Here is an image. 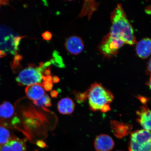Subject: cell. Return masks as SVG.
I'll use <instances>...</instances> for the list:
<instances>
[{
	"instance_id": "obj_1",
	"label": "cell",
	"mask_w": 151,
	"mask_h": 151,
	"mask_svg": "<svg viewBox=\"0 0 151 151\" xmlns=\"http://www.w3.org/2000/svg\"><path fill=\"white\" fill-rule=\"evenodd\" d=\"M111 20L112 25L107 35L124 44L133 45L137 43L133 28L120 4L111 13Z\"/></svg>"
},
{
	"instance_id": "obj_2",
	"label": "cell",
	"mask_w": 151,
	"mask_h": 151,
	"mask_svg": "<svg viewBox=\"0 0 151 151\" xmlns=\"http://www.w3.org/2000/svg\"><path fill=\"white\" fill-rule=\"evenodd\" d=\"M86 92L90 108L92 111L106 112L110 110V104L114 96L101 84L94 83Z\"/></svg>"
},
{
	"instance_id": "obj_3",
	"label": "cell",
	"mask_w": 151,
	"mask_h": 151,
	"mask_svg": "<svg viewBox=\"0 0 151 151\" xmlns=\"http://www.w3.org/2000/svg\"><path fill=\"white\" fill-rule=\"evenodd\" d=\"M129 151H151V132L145 129L133 132L128 146Z\"/></svg>"
},
{
	"instance_id": "obj_4",
	"label": "cell",
	"mask_w": 151,
	"mask_h": 151,
	"mask_svg": "<svg viewBox=\"0 0 151 151\" xmlns=\"http://www.w3.org/2000/svg\"><path fill=\"white\" fill-rule=\"evenodd\" d=\"M44 71L40 66L37 67L31 65L20 72L16 78L17 82L22 86L40 83L42 81V73Z\"/></svg>"
},
{
	"instance_id": "obj_5",
	"label": "cell",
	"mask_w": 151,
	"mask_h": 151,
	"mask_svg": "<svg viewBox=\"0 0 151 151\" xmlns=\"http://www.w3.org/2000/svg\"><path fill=\"white\" fill-rule=\"evenodd\" d=\"M125 44L122 41L117 40L107 35L104 37L99 46L101 53L107 57H112L118 53L120 48Z\"/></svg>"
},
{
	"instance_id": "obj_6",
	"label": "cell",
	"mask_w": 151,
	"mask_h": 151,
	"mask_svg": "<svg viewBox=\"0 0 151 151\" xmlns=\"http://www.w3.org/2000/svg\"><path fill=\"white\" fill-rule=\"evenodd\" d=\"M65 47L69 53L77 55L83 50L84 45L83 41L80 37L73 35L69 37L66 40Z\"/></svg>"
},
{
	"instance_id": "obj_7",
	"label": "cell",
	"mask_w": 151,
	"mask_h": 151,
	"mask_svg": "<svg viewBox=\"0 0 151 151\" xmlns=\"http://www.w3.org/2000/svg\"><path fill=\"white\" fill-rule=\"evenodd\" d=\"M0 151H27L25 140L11 137L6 144L0 146Z\"/></svg>"
},
{
	"instance_id": "obj_8",
	"label": "cell",
	"mask_w": 151,
	"mask_h": 151,
	"mask_svg": "<svg viewBox=\"0 0 151 151\" xmlns=\"http://www.w3.org/2000/svg\"><path fill=\"white\" fill-rule=\"evenodd\" d=\"M94 146L97 151H110L114 148V142L108 135H100L96 138Z\"/></svg>"
},
{
	"instance_id": "obj_9",
	"label": "cell",
	"mask_w": 151,
	"mask_h": 151,
	"mask_svg": "<svg viewBox=\"0 0 151 151\" xmlns=\"http://www.w3.org/2000/svg\"><path fill=\"white\" fill-rule=\"evenodd\" d=\"M138 122L143 129L151 132V109L143 106L137 112Z\"/></svg>"
},
{
	"instance_id": "obj_10",
	"label": "cell",
	"mask_w": 151,
	"mask_h": 151,
	"mask_svg": "<svg viewBox=\"0 0 151 151\" xmlns=\"http://www.w3.org/2000/svg\"><path fill=\"white\" fill-rule=\"evenodd\" d=\"M25 93L27 97L34 101L40 99L45 94L44 88L40 83L27 86L25 88Z\"/></svg>"
},
{
	"instance_id": "obj_11",
	"label": "cell",
	"mask_w": 151,
	"mask_h": 151,
	"mask_svg": "<svg viewBox=\"0 0 151 151\" xmlns=\"http://www.w3.org/2000/svg\"><path fill=\"white\" fill-rule=\"evenodd\" d=\"M136 52L137 55L142 58H146L151 55V39L146 38L137 43Z\"/></svg>"
},
{
	"instance_id": "obj_12",
	"label": "cell",
	"mask_w": 151,
	"mask_h": 151,
	"mask_svg": "<svg viewBox=\"0 0 151 151\" xmlns=\"http://www.w3.org/2000/svg\"><path fill=\"white\" fill-rule=\"evenodd\" d=\"M75 104L73 100L69 98L62 99L58 102V111L63 114H69L73 112Z\"/></svg>"
},
{
	"instance_id": "obj_13",
	"label": "cell",
	"mask_w": 151,
	"mask_h": 151,
	"mask_svg": "<svg viewBox=\"0 0 151 151\" xmlns=\"http://www.w3.org/2000/svg\"><path fill=\"white\" fill-rule=\"evenodd\" d=\"M112 126L114 135L120 138L127 135L131 128L129 125L115 122L112 123Z\"/></svg>"
},
{
	"instance_id": "obj_14",
	"label": "cell",
	"mask_w": 151,
	"mask_h": 151,
	"mask_svg": "<svg viewBox=\"0 0 151 151\" xmlns=\"http://www.w3.org/2000/svg\"><path fill=\"white\" fill-rule=\"evenodd\" d=\"M98 5V4L94 1H84L82 10L78 17H83L88 15L89 20L92 13L97 9Z\"/></svg>"
},
{
	"instance_id": "obj_15",
	"label": "cell",
	"mask_w": 151,
	"mask_h": 151,
	"mask_svg": "<svg viewBox=\"0 0 151 151\" xmlns=\"http://www.w3.org/2000/svg\"><path fill=\"white\" fill-rule=\"evenodd\" d=\"M14 106L9 102L5 101L0 105V117L7 119L11 117L14 115Z\"/></svg>"
},
{
	"instance_id": "obj_16",
	"label": "cell",
	"mask_w": 151,
	"mask_h": 151,
	"mask_svg": "<svg viewBox=\"0 0 151 151\" xmlns=\"http://www.w3.org/2000/svg\"><path fill=\"white\" fill-rule=\"evenodd\" d=\"M33 103L36 106L42 107L43 109H46V107L51 106L50 98L47 94H45L40 99L34 101Z\"/></svg>"
},
{
	"instance_id": "obj_17",
	"label": "cell",
	"mask_w": 151,
	"mask_h": 151,
	"mask_svg": "<svg viewBox=\"0 0 151 151\" xmlns=\"http://www.w3.org/2000/svg\"><path fill=\"white\" fill-rule=\"evenodd\" d=\"M11 137L9 129L4 126H0V146L6 144Z\"/></svg>"
},
{
	"instance_id": "obj_18",
	"label": "cell",
	"mask_w": 151,
	"mask_h": 151,
	"mask_svg": "<svg viewBox=\"0 0 151 151\" xmlns=\"http://www.w3.org/2000/svg\"><path fill=\"white\" fill-rule=\"evenodd\" d=\"M42 85L43 88L47 91L51 90L53 87L52 77L51 76L42 77Z\"/></svg>"
},
{
	"instance_id": "obj_19",
	"label": "cell",
	"mask_w": 151,
	"mask_h": 151,
	"mask_svg": "<svg viewBox=\"0 0 151 151\" xmlns=\"http://www.w3.org/2000/svg\"><path fill=\"white\" fill-rule=\"evenodd\" d=\"M54 53L53 54V58L51 60V62L54 65L57 66L60 68H63L64 67V64L63 61H62V58L61 56L58 55L56 53Z\"/></svg>"
},
{
	"instance_id": "obj_20",
	"label": "cell",
	"mask_w": 151,
	"mask_h": 151,
	"mask_svg": "<svg viewBox=\"0 0 151 151\" xmlns=\"http://www.w3.org/2000/svg\"><path fill=\"white\" fill-rule=\"evenodd\" d=\"M43 39L45 40L49 41L51 39L52 35L51 33L50 32L47 31L43 33L42 35Z\"/></svg>"
},
{
	"instance_id": "obj_21",
	"label": "cell",
	"mask_w": 151,
	"mask_h": 151,
	"mask_svg": "<svg viewBox=\"0 0 151 151\" xmlns=\"http://www.w3.org/2000/svg\"><path fill=\"white\" fill-rule=\"evenodd\" d=\"M50 74L51 71L50 68L48 69H46L45 70L44 74L45 76H50Z\"/></svg>"
},
{
	"instance_id": "obj_22",
	"label": "cell",
	"mask_w": 151,
	"mask_h": 151,
	"mask_svg": "<svg viewBox=\"0 0 151 151\" xmlns=\"http://www.w3.org/2000/svg\"><path fill=\"white\" fill-rule=\"evenodd\" d=\"M59 81L60 78H58V76H54L53 77H52V83H57L59 82Z\"/></svg>"
},
{
	"instance_id": "obj_23",
	"label": "cell",
	"mask_w": 151,
	"mask_h": 151,
	"mask_svg": "<svg viewBox=\"0 0 151 151\" xmlns=\"http://www.w3.org/2000/svg\"><path fill=\"white\" fill-rule=\"evenodd\" d=\"M37 145L38 146L41 147H45L46 146L45 142H43L42 141H39L37 142Z\"/></svg>"
},
{
	"instance_id": "obj_24",
	"label": "cell",
	"mask_w": 151,
	"mask_h": 151,
	"mask_svg": "<svg viewBox=\"0 0 151 151\" xmlns=\"http://www.w3.org/2000/svg\"><path fill=\"white\" fill-rule=\"evenodd\" d=\"M51 95L53 97H56V96L58 95V94L55 91H53L51 93Z\"/></svg>"
},
{
	"instance_id": "obj_25",
	"label": "cell",
	"mask_w": 151,
	"mask_h": 151,
	"mask_svg": "<svg viewBox=\"0 0 151 151\" xmlns=\"http://www.w3.org/2000/svg\"><path fill=\"white\" fill-rule=\"evenodd\" d=\"M148 68L149 71L151 73V58L148 62Z\"/></svg>"
},
{
	"instance_id": "obj_26",
	"label": "cell",
	"mask_w": 151,
	"mask_h": 151,
	"mask_svg": "<svg viewBox=\"0 0 151 151\" xmlns=\"http://www.w3.org/2000/svg\"><path fill=\"white\" fill-rule=\"evenodd\" d=\"M148 86H150V90H151V75L150 77V80L148 83Z\"/></svg>"
},
{
	"instance_id": "obj_27",
	"label": "cell",
	"mask_w": 151,
	"mask_h": 151,
	"mask_svg": "<svg viewBox=\"0 0 151 151\" xmlns=\"http://www.w3.org/2000/svg\"></svg>"
}]
</instances>
